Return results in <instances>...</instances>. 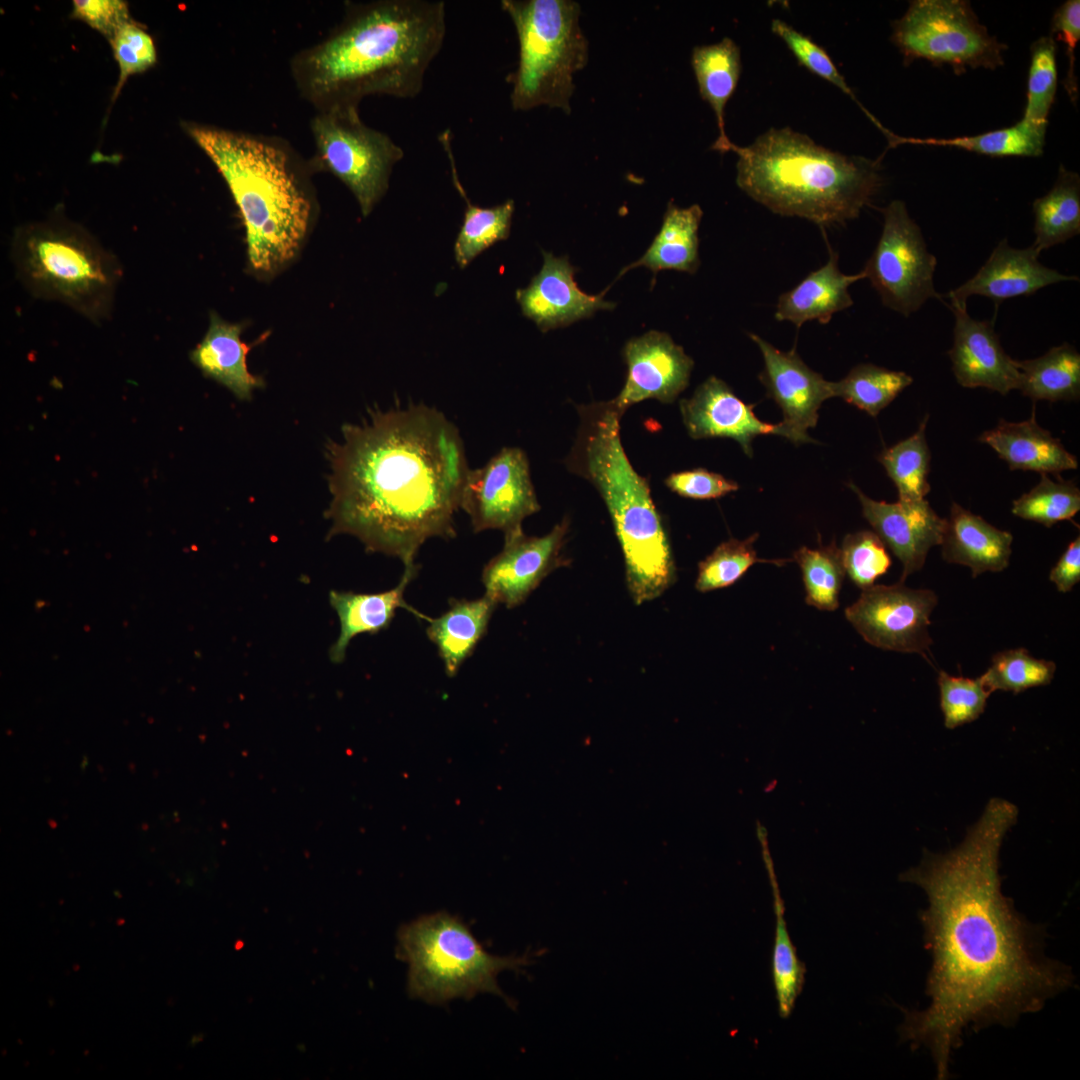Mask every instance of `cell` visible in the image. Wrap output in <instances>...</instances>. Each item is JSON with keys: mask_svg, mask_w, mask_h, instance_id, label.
Segmentation results:
<instances>
[{"mask_svg": "<svg viewBox=\"0 0 1080 1080\" xmlns=\"http://www.w3.org/2000/svg\"><path fill=\"white\" fill-rule=\"evenodd\" d=\"M1017 818L1013 803L994 797L958 847L925 852L900 875L927 896L919 918L931 968L928 1005L903 1010L899 1033L930 1052L939 1080L967 1028L1011 1026L1074 983L1070 967L1044 953V932L1002 893L1000 848Z\"/></svg>", "mask_w": 1080, "mask_h": 1080, "instance_id": "obj_1", "label": "cell"}, {"mask_svg": "<svg viewBox=\"0 0 1080 1080\" xmlns=\"http://www.w3.org/2000/svg\"><path fill=\"white\" fill-rule=\"evenodd\" d=\"M328 537L358 538L367 552L417 567L430 538L456 536L469 467L458 428L424 403L376 409L343 426L328 448Z\"/></svg>", "mask_w": 1080, "mask_h": 1080, "instance_id": "obj_2", "label": "cell"}, {"mask_svg": "<svg viewBox=\"0 0 1080 1080\" xmlns=\"http://www.w3.org/2000/svg\"><path fill=\"white\" fill-rule=\"evenodd\" d=\"M445 34L443 1H346L338 24L292 57L291 76L316 111L359 108L371 95L412 99Z\"/></svg>", "mask_w": 1080, "mask_h": 1080, "instance_id": "obj_3", "label": "cell"}, {"mask_svg": "<svg viewBox=\"0 0 1080 1080\" xmlns=\"http://www.w3.org/2000/svg\"><path fill=\"white\" fill-rule=\"evenodd\" d=\"M217 167L240 210L253 269L271 272L292 259L313 215L308 161L285 139L183 122Z\"/></svg>", "mask_w": 1080, "mask_h": 1080, "instance_id": "obj_4", "label": "cell"}, {"mask_svg": "<svg viewBox=\"0 0 1080 1080\" xmlns=\"http://www.w3.org/2000/svg\"><path fill=\"white\" fill-rule=\"evenodd\" d=\"M738 155L736 184L771 212L822 230L857 218L882 186L879 161L816 144L789 127L771 128Z\"/></svg>", "mask_w": 1080, "mask_h": 1080, "instance_id": "obj_5", "label": "cell"}, {"mask_svg": "<svg viewBox=\"0 0 1080 1080\" xmlns=\"http://www.w3.org/2000/svg\"><path fill=\"white\" fill-rule=\"evenodd\" d=\"M580 426L566 465L590 481L610 514L621 546L632 600L658 598L675 581L673 554L648 481L630 463L612 401L578 407Z\"/></svg>", "mask_w": 1080, "mask_h": 1080, "instance_id": "obj_6", "label": "cell"}, {"mask_svg": "<svg viewBox=\"0 0 1080 1080\" xmlns=\"http://www.w3.org/2000/svg\"><path fill=\"white\" fill-rule=\"evenodd\" d=\"M11 248L17 276L32 295L94 323L110 315L121 268L85 229L63 219L29 224L15 232Z\"/></svg>", "mask_w": 1080, "mask_h": 1080, "instance_id": "obj_7", "label": "cell"}, {"mask_svg": "<svg viewBox=\"0 0 1080 1080\" xmlns=\"http://www.w3.org/2000/svg\"><path fill=\"white\" fill-rule=\"evenodd\" d=\"M398 957L408 964L411 997L442 1005L455 998L492 993L514 1006L497 983L504 970L520 971L529 955L500 957L488 953L457 916L438 911L403 925Z\"/></svg>", "mask_w": 1080, "mask_h": 1080, "instance_id": "obj_8", "label": "cell"}, {"mask_svg": "<svg viewBox=\"0 0 1080 1080\" xmlns=\"http://www.w3.org/2000/svg\"><path fill=\"white\" fill-rule=\"evenodd\" d=\"M516 30L518 66L508 76L511 106L528 111L547 106L571 113L574 75L589 45L580 26L581 7L572 0H502Z\"/></svg>", "mask_w": 1080, "mask_h": 1080, "instance_id": "obj_9", "label": "cell"}, {"mask_svg": "<svg viewBox=\"0 0 1080 1080\" xmlns=\"http://www.w3.org/2000/svg\"><path fill=\"white\" fill-rule=\"evenodd\" d=\"M892 43L904 65L926 60L949 65L960 75L968 68L996 70L1003 66L1007 45L988 32L969 1L913 0L892 23Z\"/></svg>", "mask_w": 1080, "mask_h": 1080, "instance_id": "obj_10", "label": "cell"}, {"mask_svg": "<svg viewBox=\"0 0 1080 1080\" xmlns=\"http://www.w3.org/2000/svg\"><path fill=\"white\" fill-rule=\"evenodd\" d=\"M310 130L312 171H326L342 181L367 217L386 193L392 170L404 157L402 148L386 133L367 126L354 107L316 111Z\"/></svg>", "mask_w": 1080, "mask_h": 1080, "instance_id": "obj_11", "label": "cell"}, {"mask_svg": "<svg viewBox=\"0 0 1080 1080\" xmlns=\"http://www.w3.org/2000/svg\"><path fill=\"white\" fill-rule=\"evenodd\" d=\"M881 211V235L862 271L885 307L909 317L927 300H943L934 285L937 259L902 200Z\"/></svg>", "mask_w": 1080, "mask_h": 1080, "instance_id": "obj_12", "label": "cell"}, {"mask_svg": "<svg viewBox=\"0 0 1080 1080\" xmlns=\"http://www.w3.org/2000/svg\"><path fill=\"white\" fill-rule=\"evenodd\" d=\"M460 509L475 533L495 529L505 534L521 528L526 517L540 510L525 452L504 447L483 466L469 469Z\"/></svg>", "mask_w": 1080, "mask_h": 1080, "instance_id": "obj_13", "label": "cell"}, {"mask_svg": "<svg viewBox=\"0 0 1080 1080\" xmlns=\"http://www.w3.org/2000/svg\"><path fill=\"white\" fill-rule=\"evenodd\" d=\"M938 597L929 589H912L899 582L862 590L845 616L863 639L880 649L918 653L932 645L928 627Z\"/></svg>", "mask_w": 1080, "mask_h": 1080, "instance_id": "obj_14", "label": "cell"}, {"mask_svg": "<svg viewBox=\"0 0 1080 1080\" xmlns=\"http://www.w3.org/2000/svg\"><path fill=\"white\" fill-rule=\"evenodd\" d=\"M568 531L565 518L544 536L526 535L522 527L505 533L502 550L482 572L485 595L507 608L522 604L546 576L569 564L562 554Z\"/></svg>", "mask_w": 1080, "mask_h": 1080, "instance_id": "obj_15", "label": "cell"}, {"mask_svg": "<svg viewBox=\"0 0 1080 1080\" xmlns=\"http://www.w3.org/2000/svg\"><path fill=\"white\" fill-rule=\"evenodd\" d=\"M748 336L762 354L764 367L758 377L767 395L781 408V423L790 441L815 442L807 430L816 426L821 404L833 397L832 381L808 367L795 348L781 351L755 333Z\"/></svg>", "mask_w": 1080, "mask_h": 1080, "instance_id": "obj_16", "label": "cell"}, {"mask_svg": "<svg viewBox=\"0 0 1080 1080\" xmlns=\"http://www.w3.org/2000/svg\"><path fill=\"white\" fill-rule=\"evenodd\" d=\"M623 356L628 375L612 403L622 413L646 399L673 402L688 386L694 361L663 332L649 331L630 339Z\"/></svg>", "mask_w": 1080, "mask_h": 1080, "instance_id": "obj_17", "label": "cell"}, {"mask_svg": "<svg viewBox=\"0 0 1080 1080\" xmlns=\"http://www.w3.org/2000/svg\"><path fill=\"white\" fill-rule=\"evenodd\" d=\"M680 412L689 436L693 439L730 438L744 453L752 456V441L759 435H779L790 440L782 425L761 421L753 405L742 401L721 379L710 376L690 398L680 401Z\"/></svg>", "mask_w": 1080, "mask_h": 1080, "instance_id": "obj_18", "label": "cell"}, {"mask_svg": "<svg viewBox=\"0 0 1080 1080\" xmlns=\"http://www.w3.org/2000/svg\"><path fill=\"white\" fill-rule=\"evenodd\" d=\"M575 272L576 268L567 256L556 257L543 251L540 271L526 288L516 290L515 298L522 314L543 333L616 306L603 298L604 293L589 295L580 290L574 279Z\"/></svg>", "mask_w": 1080, "mask_h": 1080, "instance_id": "obj_19", "label": "cell"}, {"mask_svg": "<svg viewBox=\"0 0 1080 1080\" xmlns=\"http://www.w3.org/2000/svg\"><path fill=\"white\" fill-rule=\"evenodd\" d=\"M849 486L861 503L864 518L901 561L900 582H904L924 566L929 550L941 544L945 519L926 499L888 503L869 498L853 483Z\"/></svg>", "mask_w": 1080, "mask_h": 1080, "instance_id": "obj_20", "label": "cell"}, {"mask_svg": "<svg viewBox=\"0 0 1080 1080\" xmlns=\"http://www.w3.org/2000/svg\"><path fill=\"white\" fill-rule=\"evenodd\" d=\"M949 307L955 324L948 355L956 381L965 388L983 387L1001 395L1018 389L1015 360L1004 351L993 323L972 318L967 304Z\"/></svg>", "mask_w": 1080, "mask_h": 1080, "instance_id": "obj_21", "label": "cell"}, {"mask_svg": "<svg viewBox=\"0 0 1080 1080\" xmlns=\"http://www.w3.org/2000/svg\"><path fill=\"white\" fill-rule=\"evenodd\" d=\"M1039 254L1032 245L1018 249L1004 238L973 277L942 298H948L950 304H967L970 296L979 295L1001 302L1032 295L1052 284L1078 280L1077 276L1044 266L1038 260Z\"/></svg>", "mask_w": 1080, "mask_h": 1080, "instance_id": "obj_22", "label": "cell"}, {"mask_svg": "<svg viewBox=\"0 0 1080 1080\" xmlns=\"http://www.w3.org/2000/svg\"><path fill=\"white\" fill-rule=\"evenodd\" d=\"M829 257L820 268L809 273L795 287L782 293L777 301L774 318L800 328L808 321L828 324L835 313L853 305L849 287L865 274H845L838 266V253L828 244Z\"/></svg>", "mask_w": 1080, "mask_h": 1080, "instance_id": "obj_23", "label": "cell"}, {"mask_svg": "<svg viewBox=\"0 0 1080 1080\" xmlns=\"http://www.w3.org/2000/svg\"><path fill=\"white\" fill-rule=\"evenodd\" d=\"M418 569L419 566L404 568L400 582L387 591L356 593L331 590L329 592L330 605L337 613L340 624L339 635L329 649L331 662L340 664L344 661L346 650L355 636L373 635L387 629L399 608L411 612L420 619H428L404 599V592L416 576Z\"/></svg>", "mask_w": 1080, "mask_h": 1080, "instance_id": "obj_24", "label": "cell"}, {"mask_svg": "<svg viewBox=\"0 0 1080 1080\" xmlns=\"http://www.w3.org/2000/svg\"><path fill=\"white\" fill-rule=\"evenodd\" d=\"M1013 536L953 503L941 539L942 558L970 568L972 577L1000 572L1009 565Z\"/></svg>", "mask_w": 1080, "mask_h": 1080, "instance_id": "obj_25", "label": "cell"}, {"mask_svg": "<svg viewBox=\"0 0 1080 1080\" xmlns=\"http://www.w3.org/2000/svg\"><path fill=\"white\" fill-rule=\"evenodd\" d=\"M979 441L988 444L1011 470L1058 474L1078 467L1077 458L1060 440L1039 426L1034 409L1028 420H1001L995 428L983 432Z\"/></svg>", "mask_w": 1080, "mask_h": 1080, "instance_id": "obj_26", "label": "cell"}, {"mask_svg": "<svg viewBox=\"0 0 1080 1080\" xmlns=\"http://www.w3.org/2000/svg\"><path fill=\"white\" fill-rule=\"evenodd\" d=\"M242 326L223 320L211 312L209 327L201 342L191 351V361L202 373L228 388L237 398L249 400L262 381L247 368L249 347L240 336Z\"/></svg>", "mask_w": 1080, "mask_h": 1080, "instance_id": "obj_27", "label": "cell"}, {"mask_svg": "<svg viewBox=\"0 0 1080 1080\" xmlns=\"http://www.w3.org/2000/svg\"><path fill=\"white\" fill-rule=\"evenodd\" d=\"M497 604L484 594L475 600L450 599L449 608L426 620V633L437 649L448 676L457 674L487 632Z\"/></svg>", "mask_w": 1080, "mask_h": 1080, "instance_id": "obj_28", "label": "cell"}, {"mask_svg": "<svg viewBox=\"0 0 1080 1080\" xmlns=\"http://www.w3.org/2000/svg\"><path fill=\"white\" fill-rule=\"evenodd\" d=\"M702 216L698 204L680 208L670 201L660 230L648 249L623 268L618 277L639 266L650 269L654 275L661 270L695 273L700 264L698 231Z\"/></svg>", "mask_w": 1080, "mask_h": 1080, "instance_id": "obj_29", "label": "cell"}, {"mask_svg": "<svg viewBox=\"0 0 1080 1080\" xmlns=\"http://www.w3.org/2000/svg\"><path fill=\"white\" fill-rule=\"evenodd\" d=\"M691 64L699 93L716 116L719 136L712 149L720 153L731 151L734 144L725 133L724 111L739 81L740 48L728 37L715 44L696 46L692 51Z\"/></svg>", "mask_w": 1080, "mask_h": 1080, "instance_id": "obj_30", "label": "cell"}, {"mask_svg": "<svg viewBox=\"0 0 1080 1080\" xmlns=\"http://www.w3.org/2000/svg\"><path fill=\"white\" fill-rule=\"evenodd\" d=\"M442 146L450 161L454 186L466 202L463 222L454 243L455 261L460 269H464L483 251L509 237L515 203L508 199L492 207L473 204L459 181L451 141H443Z\"/></svg>", "mask_w": 1080, "mask_h": 1080, "instance_id": "obj_31", "label": "cell"}, {"mask_svg": "<svg viewBox=\"0 0 1080 1080\" xmlns=\"http://www.w3.org/2000/svg\"><path fill=\"white\" fill-rule=\"evenodd\" d=\"M1019 371L1018 389L1033 400L1050 402L1078 400L1080 396V354L1068 343L1050 348L1044 355L1015 360Z\"/></svg>", "mask_w": 1080, "mask_h": 1080, "instance_id": "obj_32", "label": "cell"}, {"mask_svg": "<svg viewBox=\"0 0 1080 1080\" xmlns=\"http://www.w3.org/2000/svg\"><path fill=\"white\" fill-rule=\"evenodd\" d=\"M1032 246L1040 253L1063 244L1080 233V177L1059 166L1052 188L1033 202Z\"/></svg>", "mask_w": 1080, "mask_h": 1080, "instance_id": "obj_33", "label": "cell"}, {"mask_svg": "<svg viewBox=\"0 0 1080 1080\" xmlns=\"http://www.w3.org/2000/svg\"><path fill=\"white\" fill-rule=\"evenodd\" d=\"M1046 131L1020 120L1016 124L985 133L953 138L898 137L901 144L943 146L990 157H1039L1043 154Z\"/></svg>", "mask_w": 1080, "mask_h": 1080, "instance_id": "obj_34", "label": "cell"}, {"mask_svg": "<svg viewBox=\"0 0 1080 1080\" xmlns=\"http://www.w3.org/2000/svg\"><path fill=\"white\" fill-rule=\"evenodd\" d=\"M928 418L926 415L914 434L884 449L878 456L897 488L900 501H920L930 491L927 479L931 454L925 436Z\"/></svg>", "mask_w": 1080, "mask_h": 1080, "instance_id": "obj_35", "label": "cell"}, {"mask_svg": "<svg viewBox=\"0 0 1080 1080\" xmlns=\"http://www.w3.org/2000/svg\"><path fill=\"white\" fill-rule=\"evenodd\" d=\"M913 378L902 371L889 370L871 363L858 364L837 382H832L833 397H840L876 417Z\"/></svg>", "mask_w": 1080, "mask_h": 1080, "instance_id": "obj_36", "label": "cell"}, {"mask_svg": "<svg viewBox=\"0 0 1080 1080\" xmlns=\"http://www.w3.org/2000/svg\"><path fill=\"white\" fill-rule=\"evenodd\" d=\"M793 560L802 572L806 603L819 610H836L845 569L835 541L815 549L803 546L794 552Z\"/></svg>", "mask_w": 1080, "mask_h": 1080, "instance_id": "obj_37", "label": "cell"}, {"mask_svg": "<svg viewBox=\"0 0 1080 1080\" xmlns=\"http://www.w3.org/2000/svg\"><path fill=\"white\" fill-rule=\"evenodd\" d=\"M1030 56L1026 105L1021 120L1046 131L1058 82L1054 38L1050 35L1038 38L1031 45Z\"/></svg>", "mask_w": 1080, "mask_h": 1080, "instance_id": "obj_38", "label": "cell"}, {"mask_svg": "<svg viewBox=\"0 0 1080 1080\" xmlns=\"http://www.w3.org/2000/svg\"><path fill=\"white\" fill-rule=\"evenodd\" d=\"M1055 671L1053 661L1037 659L1025 648H1015L994 654L991 665L980 678L992 693L1001 690L1018 694L1050 684Z\"/></svg>", "mask_w": 1080, "mask_h": 1080, "instance_id": "obj_39", "label": "cell"}, {"mask_svg": "<svg viewBox=\"0 0 1080 1080\" xmlns=\"http://www.w3.org/2000/svg\"><path fill=\"white\" fill-rule=\"evenodd\" d=\"M1080 510V490L1073 481H1057L1041 474L1040 482L1013 501L1012 513L1046 527L1071 520Z\"/></svg>", "mask_w": 1080, "mask_h": 1080, "instance_id": "obj_40", "label": "cell"}, {"mask_svg": "<svg viewBox=\"0 0 1080 1080\" xmlns=\"http://www.w3.org/2000/svg\"><path fill=\"white\" fill-rule=\"evenodd\" d=\"M784 904L781 897L774 898L776 917L773 953L772 978L776 992L778 1013L781 1018H788L802 992L806 968L798 958L796 948L790 938L784 918Z\"/></svg>", "mask_w": 1080, "mask_h": 1080, "instance_id": "obj_41", "label": "cell"}, {"mask_svg": "<svg viewBox=\"0 0 1080 1080\" xmlns=\"http://www.w3.org/2000/svg\"><path fill=\"white\" fill-rule=\"evenodd\" d=\"M758 534L747 539L731 538L699 563L695 587L700 592H709L729 587L736 583L748 569L757 562L773 563L782 566L784 560H764L757 557L754 543Z\"/></svg>", "mask_w": 1080, "mask_h": 1080, "instance_id": "obj_42", "label": "cell"}, {"mask_svg": "<svg viewBox=\"0 0 1080 1080\" xmlns=\"http://www.w3.org/2000/svg\"><path fill=\"white\" fill-rule=\"evenodd\" d=\"M771 31L778 36L789 50L792 52L797 61L808 69L813 74L829 81L835 85L842 92L848 95L860 109L866 114V116L874 123V125L885 135L888 140L889 146L892 147L896 134L886 129L858 100L852 89L846 83L843 75L840 74L832 59L827 52L815 43L810 37L799 32L788 23L780 20L773 19L771 22Z\"/></svg>", "mask_w": 1080, "mask_h": 1080, "instance_id": "obj_43", "label": "cell"}, {"mask_svg": "<svg viewBox=\"0 0 1080 1080\" xmlns=\"http://www.w3.org/2000/svg\"><path fill=\"white\" fill-rule=\"evenodd\" d=\"M940 708L944 725L954 729L975 721L983 714L987 700L992 692L984 685L981 678L951 676L945 671L938 672Z\"/></svg>", "mask_w": 1080, "mask_h": 1080, "instance_id": "obj_44", "label": "cell"}, {"mask_svg": "<svg viewBox=\"0 0 1080 1080\" xmlns=\"http://www.w3.org/2000/svg\"><path fill=\"white\" fill-rule=\"evenodd\" d=\"M840 551L845 573L861 590L873 586L891 566L885 544L873 531L846 535Z\"/></svg>", "mask_w": 1080, "mask_h": 1080, "instance_id": "obj_45", "label": "cell"}, {"mask_svg": "<svg viewBox=\"0 0 1080 1080\" xmlns=\"http://www.w3.org/2000/svg\"><path fill=\"white\" fill-rule=\"evenodd\" d=\"M109 42L120 71L112 97L114 101L131 75L142 73L155 65L157 53L154 40L146 28L132 19L122 25Z\"/></svg>", "mask_w": 1080, "mask_h": 1080, "instance_id": "obj_46", "label": "cell"}, {"mask_svg": "<svg viewBox=\"0 0 1080 1080\" xmlns=\"http://www.w3.org/2000/svg\"><path fill=\"white\" fill-rule=\"evenodd\" d=\"M665 484L679 496L691 499H716L739 489L735 481L700 468L673 473Z\"/></svg>", "mask_w": 1080, "mask_h": 1080, "instance_id": "obj_47", "label": "cell"}, {"mask_svg": "<svg viewBox=\"0 0 1080 1080\" xmlns=\"http://www.w3.org/2000/svg\"><path fill=\"white\" fill-rule=\"evenodd\" d=\"M1062 41L1068 57V71L1063 85L1071 101L1077 100L1078 87L1075 75V49L1080 40V1L1067 0L1054 12L1051 21V35Z\"/></svg>", "mask_w": 1080, "mask_h": 1080, "instance_id": "obj_48", "label": "cell"}, {"mask_svg": "<svg viewBox=\"0 0 1080 1080\" xmlns=\"http://www.w3.org/2000/svg\"><path fill=\"white\" fill-rule=\"evenodd\" d=\"M72 16L88 24L110 40L131 20L128 4L122 0H76Z\"/></svg>", "mask_w": 1080, "mask_h": 1080, "instance_id": "obj_49", "label": "cell"}, {"mask_svg": "<svg viewBox=\"0 0 1080 1080\" xmlns=\"http://www.w3.org/2000/svg\"><path fill=\"white\" fill-rule=\"evenodd\" d=\"M1049 579L1059 592L1067 593L1080 581V537L1069 543L1055 566Z\"/></svg>", "mask_w": 1080, "mask_h": 1080, "instance_id": "obj_50", "label": "cell"}]
</instances>
